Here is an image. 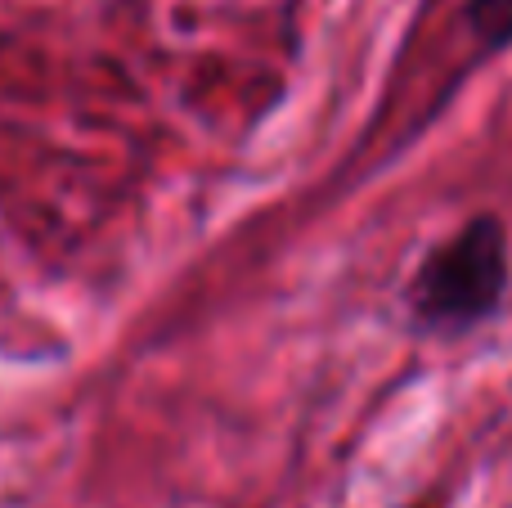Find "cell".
Instances as JSON below:
<instances>
[{"label": "cell", "mask_w": 512, "mask_h": 508, "mask_svg": "<svg viewBox=\"0 0 512 508\" xmlns=\"http://www.w3.org/2000/svg\"><path fill=\"white\" fill-rule=\"evenodd\" d=\"M512 279L508 230L481 212L454 239L436 243L409 284V311L427 333H468L499 311Z\"/></svg>", "instance_id": "obj_1"}, {"label": "cell", "mask_w": 512, "mask_h": 508, "mask_svg": "<svg viewBox=\"0 0 512 508\" xmlns=\"http://www.w3.org/2000/svg\"><path fill=\"white\" fill-rule=\"evenodd\" d=\"M468 27L486 50L512 45V0H468Z\"/></svg>", "instance_id": "obj_2"}]
</instances>
